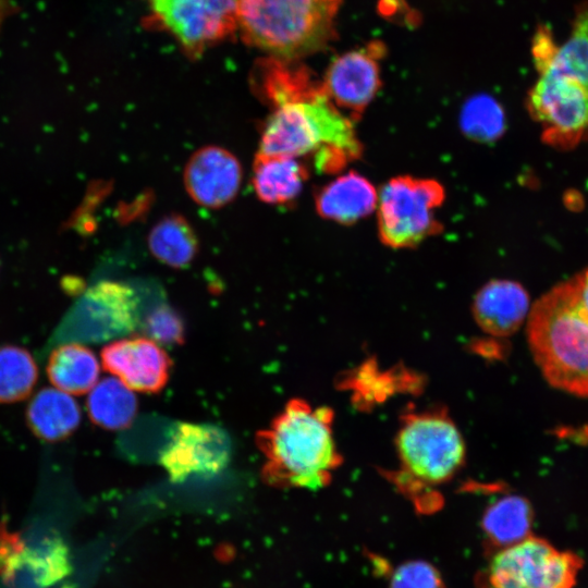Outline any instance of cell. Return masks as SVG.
Wrapping results in <instances>:
<instances>
[{
	"mask_svg": "<svg viewBox=\"0 0 588 588\" xmlns=\"http://www.w3.org/2000/svg\"><path fill=\"white\" fill-rule=\"evenodd\" d=\"M527 340L543 378L553 388L588 397V309L574 281L559 283L531 305Z\"/></svg>",
	"mask_w": 588,
	"mask_h": 588,
	"instance_id": "obj_3",
	"label": "cell"
},
{
	"mask_svg": "<svg viewBox=\"0 0 588 588\" xmlns=\"http://www.w3.org/2000/svg\"><path fill=\"white\" fill-rule=\"evenodd\" d=\"M145 330L151 340L162 344H179L184 338L181 317L168 305L152 308L144 322Z\"/></svg>",
	"mask_w": 588,
	"mask_h": 588,
	"instance_id": "obj_27",
	"label": "cell"
},
{
	"mask_svg": "<svg viewBox=\"0 0 588 588\" xmlns=\"http://www.w3.org/2000/svg\"><path fill=\"white\" fill-rule=\"evenodd\" d=\"M25 540L17 532L10 531L7 525L0 523V574L11 561L24 549Z\"/></svg>",
	"mask_w": 588,
	"mask_h": 588,
	"instance_id": "obj_29",
	"label": "cell"
},
{
	"mask_svg": "<svg viewBox=\"0 0 588 588\" xmlns=\"http://www.w3.org/2000/svg\"><path fill=\"white\" fill-rule=\"evenodd\" d=\"M307 176V169L296 158L258 154L253 167V187L267 204H286L299 195Z\"/></svg>",
	"mask_w": 588,
	"mask_h": 588,
	"instance_id": "obj_20",
	"label": "cell"
},
{
	"mask_svg": "<svg viewBox=\"0 0 588 588\" xmlns=\"http://www.w3.org/2000/svg\"><path fill=\"white\" fill-rule=\"evenodd\" d=\"M90 419L99 427L118 430L127 427L137 412L133 390L119 378L107 377L97 381L87 399Z\"/></svg>",
	"mask_w": 588,
	"mask_h": 588,
	"instance_id": "obj_23",
	"label": "cell"
},
{
	"mask_svg": "<svg viewBox=\"0 0 588 588\" xmlns=\"http://www.w3.org/2000/svg\"><path fill=\"white\" fill-rule=\"evenodd\" d=\"M402 487L431 488L451 480L465 461V442L443 411L403 417L395 439Z\"/></svg>",
	"mask_w": 588,
	"mask_h": 588,
	"instance_id": "obj_5",
	"label": "cell"
},
{
	"mask_svg": "<svg viewBox=\"0 0 588 588\" xmlns=\"http://www.w3.org/2000/svg\"><path fill=\"white\" fill-rule=\"evenodd\" d=\"M529 295L516 281L498 279L486 283L473 302V316L488 334L504 338L515 333L527 320Z\"/></svg>",
	"mask_w": 588,
	"mask_h": 588,
	"instance_id": "obj_17",
	"label": "cell"
},
{
	"mask_svg": "<svg viewBox=\"0 0 588 588\" xmlns=\"http://www.w3.org/2000/svg\"><path fill=\"white\" fill-rule=\"evenodd\" d=\"M390 588H443V580L431 564L411 561L395 569Z\"/></svg>",
	"mask_w": 588,
	"mask_h": 588,
	"instance_id": "obj_28",
	"label": "cell"
},
{
	"mask_svg": "<svg viewBox=\"0 0 588 588\" xmlns=\"http://www.w3.org/2000/svg\"><path fill=\"white\" fill-rule=\"evenodd\" d=\"M139 322L134 291L117 282L90 289L58 330L57 343L118 340L134 331Z\"/></svg>",
	"mask_w": 588,
	"mask_h": 588,
	"instance_id": "obj_9",
	"label": "cell"
},
{
	"mask_svg": "<svg viewBox=\"0 0 588 588\" xmlns=\"http://www.w3.org/2000/svg\"><path fill=\"white\" fill-rule=\"evenodd\" d=\"M384 45L372 41L345 52L330 64L321 84L329 99L357 120L380 88L379 60Z\"/></svg>",
	"mask_w": 588,
	"mask_h": 588,
	"instance_id": "obj_12",
	"label": "cell"
},
{
	"mask_svg": "<svg viewBox=\"0 0 588 588\" xmlns=\"http://www.w3.org/2000/svg\"><path fill=\"white\" fill-rule=\"evenodd\" d=\"M462 130L477 140H494L505 128V115L501 106L491 96L470 98L461 114Z\"/></svg>",
	"mask_w": 588,
	"mask_h": 588,
	"instance_id": "obj_26",
	"label": "cell"
},
{
	"mask_svg": "<svg viewBox=\"0 0 588 588\" xmlns=\"http://www.w3.org/2000/svg\"><path fill=\"white\" fill-rule=\"evenodd\" d=\"M243 41L283 60L324 49L342 0H234Z\"/></svg>",
	"mask_w": 588,
	"mask_h": 588,
	"instance_id": "obj_4",
	"label": "cell"
},
{
	"mask_svg": "<svg viewBox=\"0 0 588 588\" xmlns=\"http://www.w3.org/2000/svg\"><path fill=\"white\" fill-rule=\"evenodd\" d=\"M538 73L528 95V111L542 124L546 143L574 147L588 133V87L548 70Z\"/></svg>",
	"mask_w": 588,
	"mask_h": 588,
	"instance_id": "obj_8",
	"label": "cell"
},
{
	"mask_svg": "<svg viewBox=\"0 0 588 588\" xmlns=\"http://www.w3.org/2000/svg\"><path fill=\"white\" fill-rule=\"evenodd\" d=\"M26 417L37 437L53 442L73 433L81 421V409L71 394L57 388H45L30 400Z\"/></svg>",
	"mask_w": 588,
	"mask_h": 588,
	"instance_id": "obj_19",
	"label": "cell"
},
{
	"mask_svg": "<svg viewBox=\"0 0 588 588\" xmlns=\"http://www.w3.org/2000/svg\"><path fill=\"white\" fill-rule=\"evenodd\" d=\"M260 138V155L297 158L313 155L329 171L342 170L362 154L354 122L341 113L322 85L273 107Z\"/></svg>",
	"mask_w": 588,
	"mask_h": 588,
	"instance_id": "obj_2",
	"label": "cell"
},
{
	"mask_svg": "<svg viewBox=\"0 0 588 588\" xmlns=\"http://www.w3.org/2000/svg\"><path fill=\"white\" fill-rule=\"evenodd\" d=\"M72 571L70 551L54 534L25 540L24 549L2 574L5 588H49Z\"/></svg>",
	"mask_w": 588,
	"mask_h": 588,
	"instance_id": "obj_15",
	"label": "cell"
},
{
	"mask_svg": "<svg viewBox=\"0 0 588 588\" xmlns=\"http://www.w3.org/2000/svg\"><path fill=\"white\" fill-rule=\"evenodd\" d=\"M532 509L519 495H506L491 504L481 527L488 540L498 548H507L531 536Z\"/></svg>",
	"mask_w": 588,
	"mask_h": 588,
	"instance_id": "obj_24",
	"label": "cell"
},
{
	"mask_svg": "<svg viewBox=\"0 0 588 588\" xmlns=\"http://www.w3.org/2000/svg\"><path fill=\"white\" fill-rule=\"evenodd\" d=\"M47 373L54 388L79 395L97 383L100 366L91 350L82 343L65 342L51 352Z\"/></svg>",
	"mask_w": 588,
	"mask_h": 588,
	"instance_id": "obj_21",
	"label": "cell"
},
{
	"mask_svg": "<svg viewBox=\"0 0 588 588\" xmlns=\"http://www.w3.org/2000/svg\"><path fill=\"white\" fill-rule=\"evenodd\" d=\"M148 248L158 261L171 268H185L198 253V238L183 216L171 213L149 231Z\"/></svg>",
	"mask_w": 588,
	"mask_h": 588,
	"instance_id": "obj_22",
	"label": "cell"
},
{
	"mask_svg": "<svg viewBox=\"0 0 588 588\" xmlns=\"http://www.w3.org/2000/svg\"><path fill=\"white\" fill-rule=\"evenodd\" d=\"M531 51L537 71L548 70L588 87V2L577 7L571 34L562 46L541 26L532 38Z\"/></svg>",
	"mask_w": 588,
	"mask_h": 588,
	"instance_id": "obj_16",
	"label": "cell"
},
{
	"mask_svg": "<svg viewBox=\"0 0 588 588\" xmlns=\"http://www.w3.org/2000/svg\"><path fill=\"white\" fill-rule=\"evenodd\" d=\"M378 192L362 174L350 171L324 185L316 195L315 207L321 218L353 224L377 208Z\"/></svg>",
	"mask_w": 588,
	"mask_h": 588,
	"instance_id": "obj_18",
	"label": "cell"
},
{
	"mask_svg": "<svg viewBox=\"0 0 588 588\" xmlns=\"http://www.w3.org/2000/svg\"><path fill=\"white\" fill-rule=\"evenodd\" d=\"M105 369L128 388L145 393L159 392L167 383L171 360L150 338L118 339L101 351Z\"/></svg>",
	"mask_w": 588,
	"mask_h": 588,
	"instance_id": "obj_13",
	"label": "cell"
},
{
	"mask_svg": "<svg viewBox=\"0 0 588 588\" xmlns=\"http://www.w3.org/2000/svg\"><path fill=\"white\" fill-rule=\"evenodd\" d=\"M231 455V443L219 427L207 424L176 425L160 454V463L174 481L221 471Z\"/></svg>",
	"mask_w": 588,
	"mask_h": 588,
	"instance_id": "obj_11",
	"label": "cell"
},
{
	"mask_svg": "<svg viewBox=\"0 0 588 588\" xmlns=\"http://www.w3.org/2000/svg\"><path fill=\"white\" fill-rule=\"evenodd\" d=\"M237 158L219 146L196 150L185 164L183 182L191 198L206 208H220L232 201L242 183Z\"/></svg>",
	"mask_w": 588,
	"mask_h": 588,
	"instance_id": "obj_14",
	"label": "cell"
},
{
	"mask_svg": "<svg viewBox=\"0 0 588 588\" xmlns=\"http://www.w3.org/2000/svg\"><path fill=\"white\" fill-rule=\"evenodd\" d=\"M37 377V365L28 351L14 345L0 347V403L27 397Z\"/></svg>",
	"mask_w": 588,
	"mask_h": 588,
	"instance_id": "obj_25",
	"label": "cell"
},
{
	"mask_svg": "<svg viewBox=\"0 0 588 588\" xmlns=\"http://www.w3.org/2000/svg\"><path fill=\"white\" fill-rule=\"evenodd\" d=\"M333 411L293 399L256 436L266 463L262 479L279 488L328 486L342 463L333 437Z\"/></svg>",
	"mask_w": 588,
	"mask_h": 588,
	"instance_id": "obj_1",
	"label": "cell"
},
{
	"mask_svg": "<svg viewBox=\"0 0 588 588\" xmlns=\"http://www.w3.org/2000/svg\"><path fill=\"white\" fill-rule=\"evenodd\" d=\"M581 564L576 554L529 536L494 555L480 588H573Z\"/></svg>",
	"mask_w": 588,
	"mask_h": 588,
	"instance_id": "obj_7",
	"label": "cell"
},
{
	"mask_svg": "<svg viewBox=\"0 0 588 588\" xmlns=\"http://www.w3.org/2000/svg\"><path fill=\"white\" fill-rule=\"evenodd\" d=\"M445 198L444 187L432 179L400 175L378 193L377 218L381 242L391 248H411L439 233L436 210Z\"/></svg>",
	"mask_w": 588,
	"mask_h": 588,
	"instance_id": "obj_6",
	"label": "cell"
},
{
	"mask_svg": "<svg viewBox=\"0 0 588 588\" xmlns=\"http://www.w3.org/2000/svg\"><path fill=\"white\" fill-rule=\"evenodd\" d=\"M192 58L237 29L234 0H151V19Z\"/></svg>",
	"mask_w": 588,
	"mask_h": 588,
	"instance_id": "obj_10",
	"label": "cell"
},
{
	"mask_svg": "<svg viewBox=\"0 0 588 588\" xmlns=\"http://www.w3.org/2000/svg\"><path fill=\"white\" fill-rule=\"evenodd\" d=\"M575 290L579 302L588 308V269L578 273L574 278Z\"/></svg>",
	"mask_w": 588,
	"mask_h": 588,
	"instance_id": "obj_30",
	"label": "cell"
}]
</instances>
